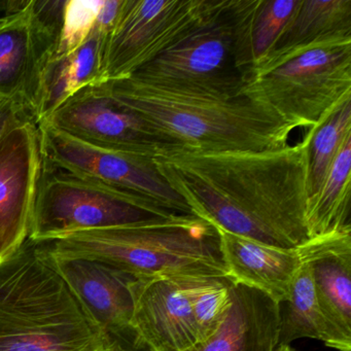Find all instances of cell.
I'll list each match as a JSON object with an SVG mask.
<instances>
[{"mask_svg": "<svg viewBox=\"0 0 351 351\" xmlns=\"http://www.w3.org/2000/svg\"><path fill=\"white\" fill-rule=\"evenodd\" d=\"M309 133L295 145L247 152L166 145L153 158L191 213L223 231L285 250L310 239Z\"/></svg>", "mask_w": 351, "mask_h": 351, "instance_id": "cell-1", "label": "cell"}, {"mask_svg": "<svg viewBox=\"0 0 351 351\" xmlns=\"http://www.w3.org/2000/svg\"><path fill=\"white\" fill-rule=\"evenodd\" d=\"M104 85L114 102L138 117L165 145L198 152L264 151L287 145L295 130L242 93L132 79Z\"/></svg>", "mask_w": 351, "mask_h": 351, "instance_id": "cell-2", "label": "cell"}, {"mask_svg": "<svg viewBox=\"0 0 351 351\" xmlns=\"http://www.w3.org/2000/svg\"><path fill=\"white\" fill-rule=\"evenodd\" d=\"M108 344L44 242L27 238L0 261V351H108Z\"/></svg>", "mask_w": 351, "mask_h": 351, "instance_id": "cell-3", "label": "cell"}, {"mask_svg": "<svg viewBox=\"0 0 351 351\" xmlns=\"http://www.w3.org/2000/svg\"><path fill=\"white\" fill-rule=\"evenodd\" d=\"M43 242L55 256L99 261L136 278L228 276L217 227L195 215L75 232Z\"/></svg>", "mask_w": 351, "mask_h": 351, "instance_id": "cell-4", "label": "cell"}, {"mask_svg": "<svg viewBox=\"0 0 351 351\" xmlns=\"http://www.w3.org/2000/svg\"><path fill=\"white\" fill-rule=\"evenodd\" d=\"M256 0H211L202 20L129 79L240 94L252 73L248 43Z\"/></svg>", "mask_w": 351, "mask_h": 351, "instance_id": "cell-5", "label": "cell"}, {"mask_svg": "<svg viewBox=\"0 0 351 351\" xmlns=\"http://www.w3.org/2000/svg\"><path fill=\"white\" fill-rule=\"evenodd\" d=\"M178 215L145 197L53 167L43 160L28 238L51 241L75 232L137 225Z\"/></svg>", "mask_w": 351, "mask_h": 351, "instance_id": "cell-6", "label": "cell"}, {"mask_svg": "<svg viewBox=\"0 0 351 351\" xmlns=\"http://www.w3.org/2000/svg\"><path fill=\"white\" fill-rule=\"evenodd\" d=\"M241 93L293 128H315L351 99V43L312 49L246 80Z\"/></svg>", "mask_w": 351, "mask_h": 351, "instance_id": "cell-7", "label": "cell"}, {"mask_svg": "<svg viewBox=\"0 0 351 351\" xmlns=\"http://www.w3.org/2000/svg\"><path fill=\"white\" fill-rule=\"evenodd\" d=\"M210 5L211 0H124L104 42V83L129 79L189 34Z\"/></svg>", "mask_w": 351, "mask_h": 351, "instance_id": "cell-8", "label": "cell"}, {"mask_svg": "<svg viewBox=\"0 0 351 351\" xmlns=\"http://www.w3.org/2000/svg\"><path fill=\"white\" fill-rule=\"evenodd\" d=\"M65 1H24L0 30V98L21 106L36 124L47 67L62 26Z\"/></svg>", "mask_w": 351, "mask_h": 351, "instance_id": "cell-9", "label": "cell"}, {"mask_svg": "<svg viewBox=\"0 0 351 351\" xmlns=\"http://www.w3.org/2000/svg\"><path fill=\"white\" fill-rule=\"evenodd\" d=\"M38 129L43 160L49 165L145 197L172 213L193 215L162 178L153 158L94 147L48 123H40Z\"/></svg>", "mask_w": 351, "mask_h": 351, "instance_id": "cell-10", "label": "cell"}, {"mask_svg": "<svg viewBox=\"0 0 351 351\" xmlns=\"http://www.w3.org/2000/svg\"><path fill=\"white\" fill-rule=\"evenodd\" d=\"M221 277L136 278L130 285L134 301L133 343L147 351H186L198 343L193 302Z\"/></svg>", "mask_w": 351, "mask_h": 351, "instance_id": "cell-11", "label": "cell"}, {"mask_svg": "<svg viewBox=\"0 0 351 351\" xmlns=\"http://www.w3.org/2000/svg\"><path fill=\"white\" fill-rule=\"evenodd\" d=\"M42 123L88 145L155 157L165 143L133 112L119 106L106 85L88 86L61 104Z\"/></svg>", "mask_w": 351, "mask_h": 351, "instance_id": "cell-12", "label": "cell"}, {"mask_svg": "<svg viewBox=\"0 0 351 351\" xmlns=\"http://www.w3.org/2000/svg\"><path fill=\"white\" fill-rule=\"evenodd\" d=\"M43 167L40 129L25 122L0 141V261L29 236Z\"/></svg>", "mask_w": 351, "mask_h": 351, "instance_id": "cell-13", "label": "cell"}, {"mask_svg": "<svg viewBox=\"0 0 351 351\" xmlns=\"http://www.w3.org/2000/svg\"><path fill=\"white\" fill-rule=\"evenodd\" d=\"M51 256L67 285L104 334L108 338L133 341L134 301L130 285L136 277L92 258Z\"/></svg>", "mask_w": 351, "mask_h": 351, "instance_id": "cell-14", "label": "cell"}, {"mask_svg": "<svg viewBox=\"0 0 351 351\" xmlns=\"http://www.w3.org/2000/svg\"><path fill=\"white\" fill-rule=\"evenodd\" d=\"M311 271L320 309L339 351H351V229L311 238L298 247Z\"/></svg>", "mask_w": 351, "mask_h": 351, "instance_id": "cell-15", "label": "cell"}, {"mask_svg": "<svg viewBox=\"0 0 351 351\" xmlns=\"http://www.w3.org/2000/svg\"><path fill=\"white\" fill-rule=\"evenodd\" d=\"M351 43V0H301L291 21L250 77L312 49Z\"/></svg>", "mask_w": 351, "mask_h": 351, "instance_id": "cell-16", "label": "cell"}, {"mask_svg": "<svg viewBox=\"0 0 351 351\" xmlns=\"http://www.w3.org/2000/svg\"><path fill=\"white\" fill-rule=\"evenodd\" d=\"M232 304L208 338L186 351H273L278 345V304L258 289L234 283Z\"/></svg>", "mask_w": 351, "mask_h": 351, "instance_id": "cell-17", "label": "cell"}, {"mask_svg": "<svg viewBox=\"0 0 351 351\" xmlns=\"http://www.w3.org/2000/svg\"><path fill=\"white\" fill-rule=\"evenodd\" d=\"M228 277L280 303L302 265L298 248L285 250L267 245L217 228Z\"/></svg>", "mask_w": 351, "mask_h": 351, "instance_id": "cell-18", "label": "cell"}, {"mask_svg": "<svg viewBox=\"0 0 351 351\" xmlns=\"http://www.w3.org/2000/svg\"><path fill=\"white\" fill-rule=\"evenodd\" d=\"M106 38L95 25L79 50L49 64L40 90L36 114L38 126L80 90L88 86L104 83L102 53Z\"/></svg>", "mask_w": 351, "mask_h": 351, "instance_id": "cell-19", "label": "cell"}, {"mask_svg": "<svg viewBox=\"0 0 351 351\" xmlns=\"http://www.w3.org/2000/svg\"><path fill=\"white\" fill-rule=\"evenodd\" d=\"M351 134L345 138L326 180L308 202V232L311 238L351 229Z\"/></svg>", "mask_w": 351, "mask_h": 351, "instance_id": "cell-20", "label": "cell"}, {"mask_svg": "<svg viewBox=\"0 0 351 351\" xmlns=\"http://www.w3.org/2000/svg\"><path fill=\"white\" fill-rule=\"evenodd\" d=\"M278 345L312 338L338 350L334 332L318 304L311 271L306 263L302 262L289 285V295L278 303Z\"/></svg>", "mask_w": 351, "mask_h": 351, "instance_id": "cell-21", "label": "cell"}, {"mask_svg": "<svg viewBox=\"0 0 351 351\" xmlns=\"http://www.w3.org/2000/svg\"><path fill=\"white\" fill-rule=\"evenodd\" d=\"M307 132L310 135V200L322 188L341 145L351 134V99L339 106L326 120Z\"/></svg>", "mask_w": 351, "mask_h": 351, "instance_id": "cell-22", "label": "cell"}, {"mask_svg": "<svg viewBox=\"0 0 351 351\" xmlns=\"http://www.w3.org/2000/svg\"><path fill=\"white\" fill-rule=\"evenodd\" d=\"M300 3L301 0H256L248 34L252 69L272 48Z\"/></svg>", "mask_w": 351, "mask_h": 351, "instance_id": "cell-23", "label": "cell"}, {"mask_svg": "<svg viewBox=\"0 0 351 351\" xmlns=\"http://www.w3.org/2000/svg\"><path fill=\"white\" fill-rule=\"evenodd\" d=\"M104 3V0L65 1L62 26L52 61L69 56L85 44L95 27Z\"/></svg>", "mask_w": 351, "mask_h": 351, "instance_id": "cell-24", "label": "cell"}, {"mask_svg": "<svg viewBox=\"0 0 351 351\" xmlns=\"http://www.w3.org/2000/svg\"><path fill=\"white\" fill-rule=\"evenodd\" d=\"M232 285L233 281L229 277H221L195 298L193 314L198 342L213 335L225 318L232 304Z\"/></svg>", "mask_w": 351, "mask_h": 351, "instance_id": "cell-25", "label": "cell"}, {"mask_svg": "<svg viewBox=\"0 0 351 351\" xmlns=\"http://www.w3.org/2000/svg\"><path fill=\"white\" fill-rule=\"evenodd\" d=\"M25 122L34 121L21 106L11 100L0 98V141L10 131Z\"/></svg>", "mask_w": 351, "mask_h": 351, "instance_id": "cell-26", "label": "cell"}, {"mask_svg": "<svg viewBox=\"0 0 351 351\" xmlns=\"http://www.w3.org/2000/svg\"><path fill=\"white\" fill-rule=\"evenodd\" d=\"M108 351H147L135 346L133 341L127 339L110 338Z\"/></svg>", "mask_w": 351, "mask_h": 351, "instance_id": "cell-27", "label": "cell"}, {"mask_svg": "<svg viewBox=\"0 0 351 351\" xmlns=\"http://www.w3.org/2000/svg\"><path fill=\"white\" fill-rule=\"evenodd\" d=\"M13 13H15V12H13ZM11 14L12 13H8L7 15L3 16V17H0V30L3 29V28L9 23Z\"/></svg>", "mask_w": 351, "mask_h": 351, "instance_id": "cell-28", "label": "cell"}, {"mask_svg": "<svg viewBox=\"0 0 351 351\" xmlns=\"http://www.w3.org/2000/svg\"><path fill=\"white\" fill-rule=\"evenodd\" d=\"M273 351H295L289 345H277Z\"/></svg>", "mask_w": 351, "mask_h": 351, "instance_id": "cell-29", "label": "cell"}]
</instances>
